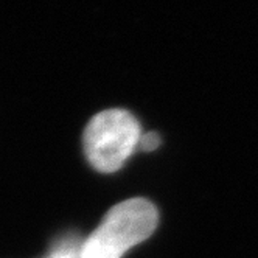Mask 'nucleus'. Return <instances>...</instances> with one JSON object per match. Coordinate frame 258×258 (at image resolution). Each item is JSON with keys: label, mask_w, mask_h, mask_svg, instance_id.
Returning a JSON list of instances; mask_svg holds the SVG:
<instances>
[{"label": "nucleus", "mask_w": 258, "mask_h": 258, "mask_svg": "<svg viewBox=\"0 0 258 258\" xmlns=\"http://www.w3.org/2000/svg\"><path fill=\"white\" fill-rule=\"evenodd\" d=\"M159 223L156 207L146 199H127L112 207L80 249V258H121L151 236Z\"/></svg>", "instance_id": "1"}, {"label": "nucleus", "mask_w": 258, "mask_h": 258, "mask_svg": "<svg viewBox=\"0 0 258 258\" xmlns=\"http://www.w3.org/2000/svg\"><path fill=\"white\" fill-rule=\"evenodd\" d=\"M50 258H80V250L72 246H62L59 250L54 252Z\"/></svg>", "instance_id": "4"}, {"label": "nucleus", "mask_w": 258, "mask_h": 258, "mask_svg": "<svg viewBox=\"0 0 258 258\" xmlns=\"http://www.w3.org/2000/svg\"><path fill=\"white\" fill-rule=\"evenodd\" d=\"M160 146V136L157 133H146L140 137L139 148L142 151H154Z\"/></svg>", "instance_id": "3"}, {"label": "nucleus", "mask_w": 258, "mask_h": 258, "mask_svg": "<svg viewBox=\"0 0 258 258\" xmlns=\"http://www.w3.org/2000/svg\"><path fill=\"white\" fill-rule=\"evenodd\" d=\"M140 137V124L131 112L124 109L103 110L86 127L84 153L95 170L114 173L139 148Z\"/></svg>", "instance_id": "2"}]
</instances>
